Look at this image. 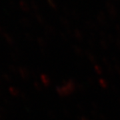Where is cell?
<instances>
[{"label":"cell","mask_w":120,"mask_h":120,"mask_svg":"<svg viewBox=\"0 0 120 120\" xmlns=\"http://www.w3.org/2000/svg\"><path fill=\"white\" fill-rule=\"evenodd\" d=\"M18 72L19 73L20 76L23 79H26L28 76H29V73L27 69L23 67H19L18 68Z\"/></svg>","instance_id":"1"},{"label":"cell","mask_w":120,"mask_h":120,"mask_svg":"<svg viewBox=\"0 0 120 120\" xmlns=\"http://www.w3.org/2000/svg\"><path fill=\"white\" fill-rule=\"evenodd\" d=\"M18 69L16 66L13 65H10L9 66V70L10 72L13 73H16L17 72H18Z\"/></svg>","instance_id":"3"},{"label":"cell","mask_w":120,"mask_h":120,"mask_svg":"<svg viewBox=\"0 0 120 120\" xmlns=\"http://www.w3.org/2000/svg\"><path fill=\"white\" fill-rule=\"evenodd\" d=\"M9 92L11 95L15 96V97L19 96V95L20 94L19 90L17 87H10L9 88Z\"/></svg>","instance_id":"2"},{"label":"cell","mask_w":120,"mask_h":120,"mask_svg":"<svg viewBox=\"0 0 120 120\" xmlns=\"http://www.w3.org/2000/svg\"><path fill=\"white\" fill-rule=\"evenodd\" d=\"M2 78L4 79L5 82H11V77L9 75L8 73H4L2 74Z\"/></svg>","instance_id":"4"},{"label":"cell","mask_w":120,"mask_h":120,"mask_svg":"<svg viewBox=\"0 0 120 120\" xmlns=\"http://www.w3.org/2000/svg\"><path fill=\"white\" fill-rule=\"evenodd\" d=\"M1 78H0V83H1Z\"/></svg>","instance_id":"5"}]
</instances>
